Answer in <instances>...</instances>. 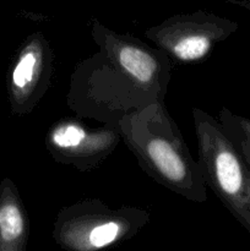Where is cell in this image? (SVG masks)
<instances>
[{"instance_id": "7a4b0ae2", "label": "cell", "mask_w": 250, "mask_h": 251, "mask_svg": "<svg viewBox=\"0 0 250 251\" xmlns=\"http://www.w3.org/2000/svg\"><path fill=\"white\" fill-rule=\"evenodd\" d=\"M140 168L157 184L190 202L207 201L205 181L164 100L134 110L117 125Z\"/></svg>"}, {"instance_id": "277c9868", "label": "cell", "mask_w": 250, "mask_h": 251, "mask_svg": "<svg viewBox=\"0 0 250 251\" xmlns=\"http://www.w3.org/2000/svg\"><path fill=\"white\" fill-rule=\"evenodd\" d=\"M150 220L149 211L137 206L112 208L100 199H86L59 211L51 237L63 250L100 251L136 237Z\"/></svg>"}, {"instance_id": "3957f363", "label": "cell", "mask_w": 250, "mask_h": 251, "mask_svg": "<svg viewBox=\"0 0 250 251\" xmlns=\"http://www.w3.org/2000/svg\"><path fill=\"white\" fill-rule=\"evenodd\" d=\"M193 123L198 163L206 188L250 233V167L218 119L200 108H193Z\"/></svg>"}, {"instance_id": "30bf717a", "label": "cell", "mask_w": 250, "mask_h": 251, "mask_svg": "<svg viewBox=\"0 0 250 251\" xmlns=\"http://www.w3.org/2000/svg\"><path fill=\"white\" fill-rule=\"evenodd\" d=\"M232 4L238 5V6L243 7V9H247L250 11V0H228Z\"/></svg>"}, {"instance_id": "52a82bcc", "label": "cell", "mask_w": 250, "mask_h": 251, "mask_svg": "<svg viewBox=\"0 0 250 251\" xmlns=\"http://www.w3.org/2000/svg\"><path fill=\"white\" fill-rule=\"evenodd\" d=\"M55 55L46 36L33 32L21 43L6 73L10 113L26 117L39 104L50 87Z\"/></svg>"}, {"instance_id": "6da1fadb", "label": "cell", "mask_w": 250, "mask_h": 251, "mask_svg": "<svg viewBox=\"0 0 250 251\" xmlns=\"http://www.w3.org/2000/svg\"><path fill=\"white\" fill-rule=\"evenodd\" d=\"M91 36L98 47L76 64L66 104L71 112L100 124L118 125L122 118L154 100H164L173 61L157 47L120 33L93 19Z\"/></svg>"}, {"instance_id": "8992f818", "label": "cell", "mask_w": 250, "mask_h": 251, "mask_svg": "<svg viewBox=\"0 0 250 251\" xmlns=\"http://www.w3.org/2000/svg\"><path fill=\"white\" fill-rule=\"evenodd\" d=\"M120 141L122 135L117 125L90 126L76 118H63L50 125L44 144L56 163L86 173L100 167Z\"/></svg>"}, {"instance_id": "9c48e42d", "label": "cell", "mask_w": 250, "mask_h": 251, "mask_svg": "<svg viewBox=\"0 0 250 251\" xmlns=\"http://www.w3.org/2000/svg\"><path fill=\"white\" fill-rule=\"evenodd\" d=\"M217 119L235 149L250 167V118L243 117L223 107L218 112Z\"/></svg>"}, {"instance_id": "5b68a950", "label": "cell", "mask_w": 250, "mask_h": 251, "mask_svg": "<svg viewBox=\"0 0 250 251\" xmlns=\"http://www.w3.org/2000/svg\"><path fill=\"white\" fill-rule=\"evenodd\" d=\"M238 22L205 10L169 16L145 31V37L173 63L206 60L213 49L237 32Z\"/></svg>"}, {"instance_id": "ba28073f", "label": "cell", "mask_w": 250, "mask_h": 251, "mask_svg": "<svg viewBox=\"0 0 250 251\" xmlns=\"http://www.w3.org/2000/svg\"><path fill=\"white\" fill-rule=\"evenodd\" d=\"M31 233L28 213L16 184L0 181V251H26Z\"/></svg>"}]
</instances>
